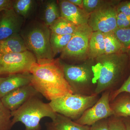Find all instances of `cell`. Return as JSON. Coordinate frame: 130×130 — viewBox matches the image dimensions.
Instances as JSON below:
<instances>
[{"label":"cell","instance_id":"cell-1","mask_svg":"<svg viewBox=\"0 0 130 130\" xmlns=\"http://www.w3.org/2000/svg\"><path fill=\"white\" fill-rule=\"evenodd\" d=\"M29 72L31 75V84L50 101L73 94L65 78L63 63L58 60L37 62L32 65Z\"/></svg>","mask_w":130,"mask_h":130},{"label":"cell","instance_id":"cell-2","mask_svg":"<svg viewBox=\"0 0 130 130\" xmlns=\"http://www.w3.org/2000/svg\"><path fill=\"white\" fill-rule=\"evenodd\" d=\"M129 55L125 51L104 54L93 59L92 69L96 84L95 94L109 91L115 86L124 72Z\"/></svg>","mask_w":130,"mask_h":130},{"label":"cell","instance_id":"cell-3","mask_svg":"<svg viewBox=\"0 0 130 130\" xmlns=\"http://www.w3.org/2000/svg\"><path fill=\"white\" fill-rule=\"evenodd\" d=\"M12 124L13 126L21 122L25 130H41L42 119L48 117L51 120L55 118L57 113L54 111L49 103H46L38 96L31 98L18 109L11 112Z\"/></svg>","mask_w":130,"mask_h":130},{"label":"cell","instance_id":"cell-4","mask_svg":"<svg viewBox=\"0 0 130 130\" xmlns=\"http://www.w3.org/2000/svg\"><path fill=\"white\" fill-rule=\"evenodd\" d=\"M93 60L79 65L63 63L65 78L73 94L84 95L95 94L96 84L92 69Z\"/></svg>","mask_w":130,"mask_h":130},{"label":"cell","instance_id":"cell-5","mask_svg":"<svg viewBox=\"0 0 130 130\" xmlns=\"http://www.w3.org/2000/svg\"><path fill=\"white\" fill-rule=\"evenodd\" d=\"M99 95L69 94L49 103L54 111L76 121L99 100Z\"/></svg>","mask_w":130,"mask_h":130},{"label":"cell","instance_id":"cell-6","mask_svg":"<svg viewBox=\"0 0 130 130\" xmlns=\"http://www.w3.org/2000/svg\"><path fill=\"white\" fill-rule=\"evenodd\" d=\"M51 33L49 27L44 24H37L22 37L28 50L35 55L37 62L54 59L50 44Z\"/></svg>","mask_w":130,"mask_h":130},{"label":"cell","instance_id":"cell-7","mask_svg":"<svg viewBox=\"0 0 130 130\" xmlns=\"http://www.w3.org/2000/svg\"><path fill=\"white\" fill-rule=\"evenodd\" d=\"M93 32L88 24L78 26L68 44L61 53L60 58L74 60L88 59L89 42Z\"/></svg>","mask_w":130,"mask_h":130},{"label":"cell","instance_id":"cell-8","mask_svg":"<svg viewBox=\"0 0 130 130\" xmlns=\"http://www.w3.org/2000/svg\"><path fill=\"white\" fill-rule=\"evenodd\" d=\"M120 1H110L90 14L88 24L93 31L108 33L118 28L117 6Z\"/></svg>","mask_w":130,"mask_h":130},{"label":"cell","instance_id":"cell-9","mask_svg":"<svg viewBox=\"0 0 130 130\" xmlns=\"http://www.w3.org/2000/svg\"><path fill=\"white\" fill-rule=\"evenodd\" d=\"M36 58L29 50L19 53L0 54V72L1 74H12L29 72Z\"/></svg>","mask_w":130,"mask_h":130},{"label":"cell","instance_id":"cell-10","mask_svg":"<svg viewBox=\"0 0 130 130\" xmlns=\"http://www.w3.org/2000/svg\"><path fill=\"white\" fill-rule=\"evenodd\" d=\"M110 95L109 91L103 93L97 102L74 121L79 124L90 126L97 121L113 115L110 106Z\"/></svg>","mask_w":130,"mask_h":130},{"label":"cell","instance_id":"cell-11","mask_svg":"<svg viewBox=\"0 0 130 130\" xmlns=\"http://www.w3.org/2000/svg\"><path fill=\"white\" fill-rule=\"evenodd\" d=\"M39 93L31 84L14 90L0 99L3 105L11 112L20 107L31 98Z\"/></svg>","mask_w":130,"mask_h":130},{"label":"cell","instance_id":"cell-12","mask_svg":"<svg viewBox=\"0 0 130 130\" xmlns=\"http://www.w3.org/2000/svg\"><path fill=\"white\" fill-rule=\"evenodd\" d=\"M23 21V18L13 8L0 12V41L19 33Z\"/></svg>","mask_w":130,"mask_h":130},{"label":"cell","instance_id":"cell-13","mask_svg":"<svg viewBox=\"0 0 130 130\" xmlns=\"http://www.w3.org/2000/svg\"><path fill=\"white\" fill-rule=\"evenodd\" d=\"M61 17L71 22L76 26L88 24L90 14L71 3L68 0L59 2Z\"/></svg>","mask_w":130,"mask_h":130},{"label":"cell","instance_id":"cell-14","mask_svg":"<svg viewBox=\"0 0 130 130\" xmlns=\"http://www.w3.org/2000/svg\"><path fill=\"white\" fill-rule=\"evenodd\" d=\"M31 75L29 72L9 74L0 77V99L11 91L28 85L31 83Z\"/></svg>","mask_w":130,"mask_h":130},{"label":"cell","instance_id":"cell-15","mask_svg":"<svg viewBox=\"0 0 130 130\" xmlns=\"http://www.w3.org/2000/svg\"><path fill=\"white\" fill-rule=\"evenodd\" d=\"M28 50L23 38L19 33L0 41V54L21 53Z\"/></svg>","mask_w":130,"mask_h":130},{"label":"cell","instance_id":"cell-16","mask_svg":"<svg viewBox=\"0 0 130 130\" xmlns=\"http://www.w3.org/2000/svg\"><path fill=\"white\" fill-rule=\"evenodd\" d=\"M47 130H90V126L78 124L67 117L57 113L52 121L46 123Z\"/></svg>","mask_w":130,"mask_h":130},{"label":"cell","instance_id":"cell-17","mask_svg":"<svg viewBox=\"0 0 130 130\" xmlns=\"http://www.w3.org/2000/svg\"><path fill=\"white\" fill-rule=\"evenodd\" d=\"M105 54V33L93 31L89 42L88 58L93 60Z\"/></svg>","mask_w":130,"mask_h":130},{"label":"cell","instance_id":"cell-18","mask_svg":"<svg viewBox=\"0 0 130 130\" xmlns=\"http://www.w3.org/2000/svg\"><path fill=\"white\" fill-rule=\"evenodd\" d=\"M113 115L116 117H130V97L127 96H117L110 102Z\"/></svg>","mask_w":130,"mask_h":130},{"label":"cell","instance_id":"cell-19","mask_svg":"<svg viewBox=\"0 0 130 130\" xmlns=\"http://www.w3.org/2000/svg\"><path fill=\"white\" fill-rule=\"evenodd\" d=\"M44 24L49 27L57 19L61 17L59 4L56 1L50 0L46 2L43 13Z\"/></svg>","mask_w":130,"mask_h":130},{"label":"cell","instance_id":"cell-20","mask_svg":"<svg viewBox=\"0 0 130 130\" xmlns=\"http://www.w3.org/2000/svg\"><path fill=\"white\" fill-rule=\"evenodd\" d=\"M77 26L60 17L49 27L51 32L56 35H73Z\"/></svg>","mask_w":130,"mask_h":130},{"label":"cell","instance_id":"cell-21","mask_svg":"<svg viewBox=\"0 0 130 130\" xmlns=\"http://www.w3.org/2000/svg\"><path fill=\"white\" fill-rule=\"evenodd\" d=\"M72 35H61L51 33L50 44L54 56L61 53L67 46Z\"/></svg>","mask_w":130,"mask_h":130},{"label":"cell","instance_id":"cell-22","mask_svg":"<svg viewBox=\"0 0 130 130\" xmlns=\"http://www.w3.org/2000/svg\"><path fill=\"white\" fill-rule=\"evenodd\" d=\"M35 1L32 0H16L13 1L12 8L23 18L28 17L32 11Z\"/></svg>","mask_w":130,"mask_h":130},{"label":"cell","instance_id":"cell-23","mask_svg":"<svg viewBox=\"0 0 130 130\" xmlns=\"http://www.w3.org/2000/svg\"><path fill=\"white\" fill-rule=\"evenodd\" d=\"M105 54L125 51L121 43L117 39L113 32L105 33Z\"/></svg>","mask_w":130,"mask_h":130},{"label":"cell","instance_id":"cell-24","mask_svg":"<svg viewBox=\"0 0 130 130\" xmlns=\"http://www.w3.org/2000/svg\"><path fill=\"white\" fill-rule=\"evenodd\" d=\"M11 111L0 100V130H10L12 127Z\"/></svg>","mask_w":130,"mask_h":130},{"label":"cell","instance_id":"cell-25","mask_svg":"<svg viewBox=\"0 0 130 130\" xmlns=\"http://www.w3.org/2000/svg\"><path fill=\"white\" fill-rule=\"evenodd\" d=\"M113 32L121 43L124 51H127L130 48V27L118 28Z\"/></svg>","mask_w":130,"mask_h":130},{"label":"cell","instance_id":"cell-26","mask_svg":"<svg viewBox=\"0 0 130 130\" xmlns=\"http://www.w3.org/2000/svg\"><path fill=\"white\" fill-rule=\"evenodd\" d=\"M109 2V1L104 0H83L84 9L86 12L90 14Z\"/></svg>","mask_w":130,"mask_h":130},{"label":"cell","instance_id":"cell-27","mask_svg":"<svg viewBox=\"0 0 130 130\" xmlns=\"http://www.w3.org/2000/svg\"><path fill=\"white\" fill-rule=\"evenodd\" d=\"M109 130H126L123 120L114 115L108 118Z\"/></svg>","mask_w":130,"mask_h":130},{"label":"cell","instance_id":"cell-28","mask_svg":"<svg viewBox=\"0 0 130 130\" xmlns=\"http://www.w3.org/2000/svg\"><path fill=\"white\" fill-rule=\"evenodd\" d=\"M124 92L130 94V74L121 87L115 90L113 92L110 93V102L113 101L118 96Z\"/></svg>","mask_w":130,"mask_h":130},{"label":"cell","instance_id":"cell-29","mask_svg":"<svg viewBox=\"0 0 130 130\" xmlns=\"http://www.w3.org/2000/svg\"><path fill=\"white\" fill-rule=\"evenodd\" d=\"M117 24L118 28L130 27V15H126L123 13H118Z\"/></svg>","mask_w":130,"mask_h":130},{"label":"cell","instance_id":"cell-30","mask_svg":"<svg viewBox=\"0 0 130 130\" xmlns=\"http://www.w3.org/2000/svg\"><path fill=\"white\" fill-rule=\"evenodd\" d=\"M118 13L130 15V1H120L117 6Z\"/></svg>","mask_w":130,"mask_h":130},{"label":"cell","instance_id":"cell-31","mask_svg":"<svg viewBox=\"0 0 130 130\" xmlns=\"http://www.w3.org/2000/svg\"><path fill=\"white\" fill-rule=\"evenodd\" d=\"M90 130H109L108 118L103 119L90 126Z\"/></svg>","mask_w":130,"mask_h":130},{"label":"cell","instance_id":"cell-32","mask_svg":"<svg viewBox=\"0 0 130 130\" xmlns=\"http://www.w3.org/2000/svg\"><path fill=\"white\" fill-rule=\"evenodd\" d=\"M13 2L11 0H0V12L12 8Z\"/></svg>","mask_w":130,"mask_h":130},{"label":"cell","instance_id":"cell-33","mask_svg":"<svg viewBox=\"0 0 130 130\" xmlns=\"http://www.w3.org/2000/svg\"><path fill=\"white\" fill-rule=\"evenodd\" d=\"M68 1L71 3L79 8L84 9L83 0H68Z\"/></svg>","mask_w":130,"mask_h":130},{"label":"cell","instance_id":"cell-34","mask_svg":"<svg viewBox=\"0 0 130 130\" xmlns=\"http://www.w3.org/2000/svg\"><path fill=\"white\" fill-rule=\"evenodd\" d=\"M123 120L125 125L126 130H130V118L128 117L125 118Z\"/></svg>","mask_w":130,"mask_h":130},{"label":"cell","instance_id":"cell-35","mask_svg":"<svg viewBox=\"0 0 130 130\" xmlns=\"http://www.w3.org/2000/svg\"><path fill=\"white\" fill-rule=\"evenodd\" d=\"M127 51H128V53H128L129 57V58H130V48H129Z\"/></svg>","mask_w":130,"mask_h":130},{"label":"cell","instance_id":"cell-36","mask_svg":"<svg viewBox=\"0 0 130 130\" xmlns=\"http://www.w3.org/2000/svg\"><path fill=\"white\" fill-rule=\"evenodd\" d=\"M0 74H1V72H0Z\"/></svg>","mask_w":130,"mask_h":130}]
</instances>
